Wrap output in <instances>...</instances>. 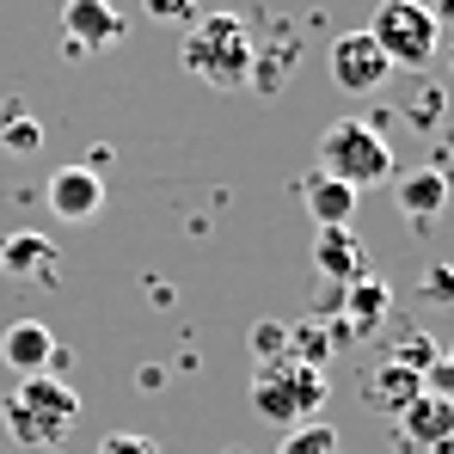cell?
<instances>
[{"label":"cell","mask_w":454,"mask_h":454,"mask_svg":"<svg viewBox=\"0 0 454 454\" xmlns=\"http://www.w3.org/2000/svg\"><path fill=\"white\" fill-rule=\"evenodd\" d=\"M0 424H6V436L19 449L50 454V449H62L68 430L80 424V393L62 375H31L0 399Z\"/></svg>","instance_id":"6da1fadb"},{"label":"cell","mask_w":454,"mask_h":454,"mask_svg":"<svg viewBox=\"0 0 454 454\" xmlns=\"http://www.w3.org/2000/svg\"><path fill=\"white\" fill-rule=\"evenodd\" d=\"M252 56H258V43H252L246 19L227 12V6L191 19V31H184V68L215 92H239L252 80Z\"/></svg>","instance_id":"7a4b0ae2"},{"label":"cell","mask_w":454,"mask_h":454,"mask_svg":"<svg viewBox=\"0 0 454 454\" xmlns=\"http://www.w3.org/2000/svg\"><path fill=\"white\" fill-rule=\"evenodd\" d=\"M319 166L313 172H325V178H338V184H350V191H369L380 178H393V148H387V136H380L375 123H363V117H338L325 136H319Z\"/></svg>","instance_id":"3957f363"},{"label":"cell","mask_w":454,"mask_h":454,"mask_svg":"<svg viewBox=\"0 0 454 454\" xmlns=\"http://www.w3.org/2000/svg\"><path fill=\"white\" fill-rule=\"evenodd\" d=\"M325 399V369H307L295 356H277V363H258L252 375V411L264 424H307Z\"/></svg>","instance_id":"277c9868"},{"label":"cell","mask_w":454,"mask_h":454,"mask_svg":"<svg viewBox=\"0 0 454 454\" xmlns=\"http://www.w3.org/2000/svg\"><path fill=\"white\" fill-rule=\"evenodd\" d=\"M369 37L393 68H430V56L442 50V25L430 6H411V0H380L375 19H369Z\"/></svg>","instance_id":"5b68a950"},{"label":"cell","mask_w":454,"mask_h":454,"mask_svg":"<svg viewBox=\"0 0 454 454\" xmlns=\"http://www.w3.org/2000/svg\"><path fill=\"white\" fill-rule=\"evenodd\" d=\"M62 31H68V62H86V56H98V50L123 43L129 19H123V6H111V0H68V6H62Z\"/></svg>","instance_id":"8992f818"},{"label":"cell","mask_w":454,"mask_h":454,"mask_svg":"<svg viewBox=\"0 0 454 454\" xmlns=\"http://www.w3.org/2000/svg\"><path fill=\"white\" fill-rule=\"evenodd\" d=\"M0 277H6V283H37V289H56V277H62L56 239H50V233H31V227L6 233V239H0Z\"/></svg>","instance_id":"52a82bcc"},{"label":"cell","mask_w":454,"mask_h":454,"mask_svg":"<svg viewBox=\"0 0 454 454\" xmlns=\"http://www.w3.org/2000/svg\"><path fill=\"white\" fill-rule=\"evenodd\" d=\"M387 74H393V62L375 50V37H369V31H350V37H338V43H332V80H338V92H350V98L380 92Z\"/></svg>","instance_id":"ba28073f"},{"label":"cell","mask_w":454,"mask_h":454,"mask_svg":"<svg viewBox=\"0 0 454 454\" xmlns=\"http://www.w3.org/2000/svg\"><path fill=\"white\" fill-rule=\"evenodd\" d=\"M0 363H6V369H12L19 380L56 375V363H62V350H56V332H50L43 319H12V325L0 332Z\"/></svg>","instance_id":"9c48e42d"},{"label":"cell","mask_w":454,"mask_h":454,"mask_svg":"<svg viewBox=\"0 0 454 454\" xmlns=\"http://www.w3.org/2000/svg\"><path fill=\"white\" fill-rule=\"evenodd\" d=\"M43 197H50V215L56 222H92L98 209H105V178L92 172V166H56L50 172V184H43Z\"/></svg>","instance_id":"30bf717a"},{"label":"cell","mask_w":454,"mask_h":454,"mask_svg":"<svg viewBox=\"0 0 454 454\" xmlns=\"http://www.w3.org/2000/svg\"><path fill=\"white\" fill-rule=\"evenodd\" d=\"M399 430H405V449L411 454H449L454 449V399L418 393V399L399 411Z\"/></svg>","instance_id":"8fae6325"},{"label":"cell","mask_w":454,"mask_h":454,"mask_svg":"<svg viewBox=\"0 0 454 454\" xmlns=\"http://www.w3.org/2000/svg\"><path fill=\"white\" fill-rule=\"evenodd\" d=\"M313 264H319V277L325 283H356V277H369L363 270V246H356V233L350 227H319V239H313Z\"/></svg>","instance_id":"7c38bea8"},{"label":"cell","mask_w":454,"mask_h":454,"mask_svg":"<svg viewBox=\"0 0 454 454\" xmlns=\"http://www.w3.org/2000/svg\"><path fill=\"white\" fill-rule=\"evenodd\" d=\"M301 197H307V215L319 227H350V215H356V191L338 184V178H325V172H307Z\"/></svg>","instance_id":"4fadbf2b"},{"label":"cell","mask_w":454,"mask_h":454,"mask_svg":"<svg viewBox=\"0 0 454 454\" xmlns=\"http://www.w3.org/2000/svg\"><path fill=\"white\" fill-rule=\"evenodd\" d=\"M363 393H369V405H375V411L399 418V411H405V405H411V399L424 393V375H411L405 363H393V356H387V363H380L375 375L363 380Z\"/></svg>","instance_id":"5bb4252c"},{"label":"cell","mask_w":454,"mask_h":454,"mask_svg":"<svg viewBox=\"0 0 454 454\" xmlns=\"http://www.w3.org/2000/svg\"><path fill=\"white\" fill-rule=\"evenodd\" d=\"M442 203H449V178H442V172H405V178H399V209H405L411 222H436Z\"/></svg>","instance_id":"9a60e30c"},{"label":"cell","mask_w":454,"mask_h":454,"mask_svg":"<svg viewBox=\"0 0 454 454\" xmlns=\"http://www.w3.org/2000/svg\"><path fill=\"white\" fill-rule=\"evenodd\" d=\"M0 148L12 153V160H31V153L43 148V123H37L19 98H6V105H0Z\"/></svg>","instance_id":"2e32d148"},{"label":"cell","mask_w":454,"mask_h":454,"mask_svg":"<svg viewBox=\"0 0 454 454\" xmlns=\"http://www.w3.org/2000/svg\"><path fill=\"white\" fill-rule=\"evenodd\" d=\"M289 356L307 363V369H325V356H332V332H325V319L289 325Z\"/></svg>","instance_id":"e0dca14e"},{"label":"cell","mask_w":454,"mask_h":454,"mask_svg":"<svg viewBox=\"0 0 454 454\" xmlns=\"http://www.w3.org/2000/svg\"><path fill=\"white\" fill-rule=\"evenodd\" d=\"M277 454H338V430L332 424H295V436Z\"/></svg>","instance_id":"ac0fdd59"},{"label":"cell","mask_w":454,"mask_h":454,"mask_svg":"<svg viewBox=\"0 0 454 454\" xmlns=\"http://www.w3.org/2000/svg\"><path fill=\"white\" fill-rule=\"evenodd\" d=\"M98 454H166L153 436H142V430H111L105 442H98Z\"/></svg>","instance_id":"d6986e66"},{"label":"cell","mask_w":454,"mask_h":454,"mask_svg":"<svg viewBox=\"0 0 454 454\" xmlns=\"http://www.w3.org/2000/svg\"><path fill=\"white\" fill-rule=\"evenodd\" d=\"M436 350H442V344H436V338H405V344H399V356H393V363H405V369H411V375H430V363H436Z\"/></svg>","instance_id":"ffe728a7"},{"label":"cell","mask_w":454,"mask_h":454,"mask_svg":"<svg viewBox=\"0 0 454 454\" xmlns=\"http://www.w3.org/2000/svg\"><path fill=\"white\" fill-rule=\"evenodd\" d=\"M424 393L454 399V344H449V350H436V363H430V375H424Z\"/></svg>","instance_id":"44dd1931"},{"label":"cell","mask_w":454,"mask_h":454,"mask_svg":"<svg viewBox=\"0 0 454 454\" xmlns=\"http://www.w3.org/2000/svg\"><path fill=\"white\" fill-rule=\"evenodd\" d=\"M148 6V19H160V25H191L197 19V0H142Z\"/></svg>","instance_id":"7402d4cb"},{"label":"cell","mask_w":454,"mask_h":454,"mask_svg":"<svg viewBox=\"0 0 454 454\" xmlns=\"http://www.w3.org/2000/svg\"><path fill=\"white\" fill-rule=\"evenodd\" d=\"M418 289H424V301H454V270H449V264L424 270V283H418Z\"/></svg>","instance_id":"603a6c76"},{"label":"cell","mask_w":454,"mask_h":454,"mask_svg":"<svg viewBox=\"0 0 454 454\" xmlns=\"http://www.w3.org/2000/svg\"><path fill=\"white\" fill-rule=\"evenodd\" d=\"M430 12H436V25H442V19H449V25H454V0H436Z\"/></svg>","instance_id":"cb8c5ba5"},{"label":"cell","mask_w":454,"mask_h":454,"mask_svg":"<svg viewBox=\"0 0 454 454\" xmlns=\"http://www.w3.org/2000/svg\"><path fill=\"white\" fill-rule=\"evenodd\" d=\"M411 6H436V0H411Z\"/></svg>","instance_id":"d4e9b609"},{"label":"cell","mask_w":454,"mask_h":454,"mask_svg":"<svg viewBox=\"0 0 454 454\" xmlns=\"http://www.w3.org/2000/svg\"><path fill=\"white\" fill-rule=\"evenodd\" d=\"M50 454H62V449H50Z\"/></svg>","instance_id":"484cf974"},{"label":"cell","mask_w":454,"mask_h":454,"mask_svg":"<svg viewBox=\"0 0 454 454\" xmlns=\"http://www.w3.org/2000/svg\"><path fill=\"white\" fill-rule=\"evenodd\" d=\"M399 454H411V449H399Z\"/></svg>","instance_id":"4316f807"}]
</instances>
